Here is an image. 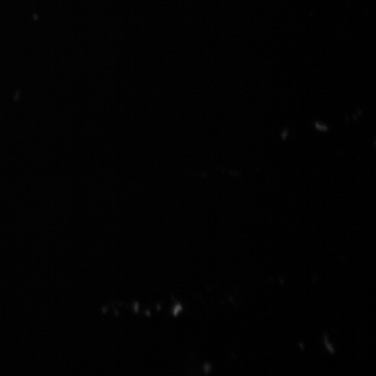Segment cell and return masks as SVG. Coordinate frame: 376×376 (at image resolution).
<instances>
[]
</instances>
